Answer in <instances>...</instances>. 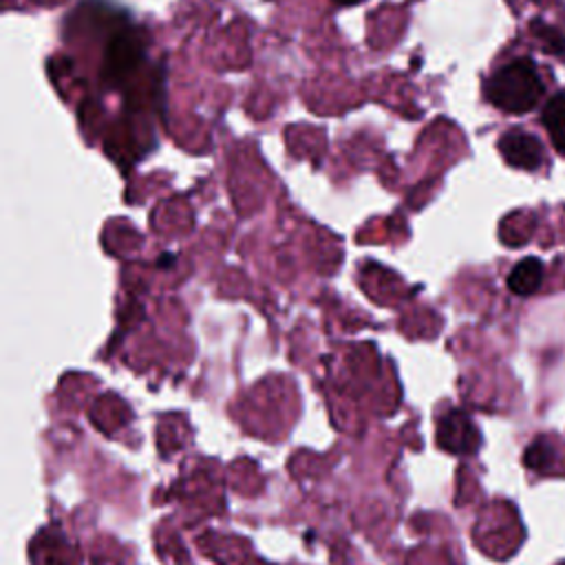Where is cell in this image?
Returning a JSON list of instances; mask_svg holds the SVG:
<instances>
[{
  "instance_id": "cell-1",
  "label": "cell",
  "mask_w": 565,
  "mask_h": 565,
  "mask_svg": "<svg viewBox=\"0 0 565 565\" xmlns=\"http://www.w3.org/2000/svg\"><path fill=\"white\" fill-rule=\"evenodd\" d=\"M543 84L530 60H514L501 66L486 82V97L505 113H527L536 106Z\"/></svg>"
},
{
  "instance_id": "cell-5",
  "label": "cell",
  "mask_w": 565,
  "mask_h": 565,
  "mask_svg": "<svg viewBox=\"0 0 565 565\" xmlns=\"http://www.w3.org/2000/svg\"><path fill=\"white\" fill-rule=\"evenodd\" d=\"M543 282V263L534 256L523 258L516 263L508 276V287L516 296H530L534 294Z\"/></svg>"
},
{
  "instance_id": "cell-6",
  "label": "cell",
  "mask_w": 565,
  "mask_h": 565,
  "mask_svg": "<svg viewBox=\"0 0 565 565\" xmlns=\"http://www.w3.org/2000/svg\"><path fill=\"white\" fill-rule=\"evenodd\" d=\"M543 124L554 148L565 154V95H556L543 108Z\"/></svg>"
},
{
  "instance_id": "cell-7",
  "label": "cell",
  "mask_w": 565,
  "mask_h": 565,
  "mask_svg": "<svg viewBox=\"0 0 565 565\" xmlns=\"http://www.w3.org/2000/svg\"><path fill=\"white\" fill-rule=\"evenodd\" d=\"M532 31L534 35L541 40V44L550 51V53H563L565 49V38L550 24L545 22H532Z\"/></svg>"
},
{
  "instance_id": "cell-4",
  "label": "cell",
  "mask_w": 565,
  "mask_h": 565,
  "mask_svg": "<svg viewBox=\"0 0 565 565\" xmlns=\"http://www.w3.org/2000/svg\"><path fill=\"white\" fill-rule=\"evenodd\" d=\"M479 441L477 428L459 411L448 413V417L439 424V444L450 452H475Z\"/></svg>"
},
{
  "instance_id": "cell-8",
  "label": "cell",
  "mask_w": 565,
  "mask_h": 565,
  "mask_svg": "<svg viewBox=\"0 0 565 565\" xmlns=\"http://www.w3.org/2000/svg\"><path fill=\"white\" fill-rule=\"evenodd\" d=\"M338 4H344V7H349V4H360L362 0H335Z\"/></svg>"
},
{
  "instance_id": "cell-3",
  "label": "cell",
  "mask_w": 565,
  "mask_h": 565,
  "mask_svg": "<svg viewBox=\"0 0 565 565\" xmlns=\"http://www.w3.org/2000/svg\"><path fill=\"white\" fill-rule=\"evenodd\" d=\"M499 152L512 168L536 170L543 163V146L534 135L523 130H508L499 139Z\"/></svg>"
},
{
  "instance_id": "cell-2",
  "label": "cell",
  "mask_w": 565,
  "mask_h": 565,
  "mask_svg": "<svg viewBox=\"0 0 565 565\" xmlns=\"http://www.w3.org/2000/svg\"><path fill=\"white\" fill-rule=\"evenodd\" d=\"M143 57V42L137 33L124 31L119 35H115L108 42L106 49V66L104 73L110 82H119L121 77H126L130 71L137 68V64Z\"/></svg>"
}]
</instances>
